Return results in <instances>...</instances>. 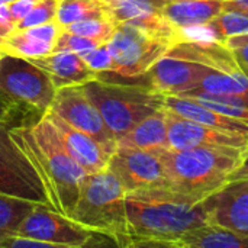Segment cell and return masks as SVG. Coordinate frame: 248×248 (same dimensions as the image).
<instances>
[{
	"instance_id": "27",
	"label": "cell",
	"mask_w": 248,
	"mask_h": 248,
	"mask_svg": "<svg viewBox=\"0 0 248 248\" xmlns=\"http://www.w3.org/2000/svg\"><path fill=\"white\" fill-rule=\"evenodd\" d=\"M206 29L212 31L218 41L225 42L230 38L241 36L248 33V13L237 10H224L214 20L205 25Z\"/></svg>"
},
{
	"instance_id": "39",
	"label": "cell",
	"mask_w": 248,
	"mask_h": 248,
	"mask_svg": "<svg viewBox=\"0 0 248 248\" xmlns=\"http://www.w3.org/2000/svg\"><path fill=\"white\" fill-rule=\"evenodd\" d=\"M0 1H4V3H12L13 0H0Z\"/></svg>"
},
{
	"instance_id": "28",
	"label": "cell",
	"mask_w": 248,
	"mask_h": 248,
	"mask_svg": "<svg viewBox=\"0 0 248 248\" xmlns=\"http://www.w3.org/2000/svg\"><path fill=\"white\" fill-rule=\"evenodd\" d=\"M116 26L118 25L110 17L105 16V17H93V19L80 20V22L65 26L64 29L73 33L81 35L84 38H89L97 44H106L112 38Z\"/></svg>"
},
{
	"instance_id": "36",
	"label": "cell",
	"mask_w": 248,
	"mask_h": 248,
	"mask_svg": "<svg viewBox=\"0 0 248 248\" xmlns=\"http://www.w3.org/2000/svg\"><path fill=\"white\" fill-rule=\"evenodd\" d=\"M12 106L6 102H3L0 99V121H9V116H10V112H12Z\"/></svg>"
},
{
	"instance_id": "20",
	"label": "cell",
	"mask_w": 248,
	"mask_h": 248,
	"mask_svg": "<svg viewBox=\"0 0 248 248\" xmlns=\"http://www.w3.org/2000/svg\"><path fill=\"white\" fill-rule=\"evenodd\" d=\"M163 108L173 110L174 113L187 118L190 121L225 131V132H232V134H240L248 137V125L231 118L228 115H224L215 109H211L190 97L185 96H177V94H164L163 97Z\"/></svg>"
},
{
	"instance_id": "37",
	"label": "cell",
	"mask_w": 248,
	"mask_h": 248,
	"mask_svg": "<svg viewBox=\"0 0 248 248\" xmlns=\"http://www.w3.org/2000/svg\"><path fill=\"white\" fill-rule=\"evenodd\" d=\"M10 32H12V29H10L9 26L3 25V23L0 22V42H1V41H3L9 33H10Z\"/></svg>"
},
{
	"instance_id": "33",
	"label": "cell",
	"mask_w": 248,
	"mask_h": 248,
	"mask_svg": "<svg viewBox=\"0 0 248 248\" xmlns=\"http://www.w3.org/2000/svg\"><path fill=\"white\" fill-rule=\"evenodd\" d=\"M225 44L234 51L241 67L248 74V42H237V41H225Z\"/></svg>"
},
{
	"instance_id": "38",
	"label": "cell",
	"mask_w": 248,
	"mask_h": 248,
	"mask_svg": "<svg viewBox=\"0 0 248 248\" xmlns=\"http://www.w3.org/2000/svg\"><path fill=\"white\" fill-rule=\"evenodd\" d=\"M227 41H237V42H248V33L247 35H241V36H234V38H230Z\"/></svg>"
},
{
	"instance_id": "2",
	"label": "cell",
	"mask_w": 248,
	"mask_h": 248,
	"mask_svg": "<svg viewBox=\"0 0 248 248\" xmlns=\"http://www.w3.org/2000/svg\"><path fill=\"white\" fill-rule=\"evenodd\" d=\"M10 135L38 171L52 209L68 215L87 173L67 151L54 124L42 115L33 125L10 128Z\"/></svg>"
},
{
	"instance_id": "18",
	"label": "cell",
	"mask_w": 248,
	"mask_h": 248,
	"mask_svg": "<svg viewBox=\"0 0 248 248\" xmlns=\"http://www.w3.org/2000/svg\"><path fill=\"white\" fill-rule=\"evenodd\" d=\"M167 54L196 61L199 64H203L212 70L222 73L244 71L234 51L225 42H221L218 39L211 42L186 39L176 44Z\"/></svg>"
},
{
	"instance_id": "34",
	"label": "cell",
	"mask_w": 248,
	"mask_h": 248,
	"mask_svg": "<svg viewBox=\"0 0 248 248\" xmlns=\"http://www.w3.org/2000/svg\"><path fill=\"white\" fill-rule=\"evenodd\" d=\"M241 180H248V150L244 153L238 166L234 169V171L228 177V183L241 182Z\"/></svg>"
},
{
	"instance_id": "9",
	"label": "cell",
	"mask_w": 248,
	"mask_h": 248,
	"mask_svg": "<svg viewBox=\"0 0 248 248\" xmlns=\"http://www.w3.org/2000/svg\"><path fill=\"white\" fill-rule=\"evenodd\" d=\"M15 235L42 241L49 248L87 247L94 246L100 238H109L77 224L67 215L39 203H36L19 224Z\"/></svg>"
},
{
	"instance_id": "4",
	"label": "cell",
	"mask_w": 248,
	"mask_h": 248,
	"mask_svg": "<svg viewBox=\"0 0 248 248\" xmlns=\"http://www.w3.org/2000/svg\"><path fill=\"white\" fill-rule=\"evenodd\" d=\"M125 198V187L109 169L92 173L83 180L78 198L67 217L112 238L118 247H131Z\"/></svg>"
},
{
	"instance_id": "15",
	"label": "cell",
	"mask_w": 248,
	"mask_h": 248,
	"mask_svg": "<svg viewBox=\"0 0 248 248\" xmlns=\"http://www.w3.org/2000/svg\"><path fill=\"white\" fill-rule=\"evenodd\" d=\"M211 222L248 234V180L228 183L205 199Z\"/></svg>"
},
{
	"instance_id": "3",
	"label": "cell",
	"mask_w": 248,
	"mask_h": 248,
	"mask_svg": "<svg viewBox=\"0 0 248 248\" xmlns=\"http://www.w3.org/2000/svg\"><path fill=\"white\" fill-rule=\"evenodd\" d=\"M248 150V148H247ZM247 150L198 147L160 153L170 187L206 199L228 185V177Z\"/></svg>"
},
{
	"instance_id": "12",
	"label": "cell",
	"mask_w": 248,
	"mask_h": 248,
	"mask_svg": "<svg viewBox=\"0 0 248 248\" xmlns=\"http://www.w3.org/2000/svg\"><path fill=\"white\" fill-rule=\"evenodd\" d=\"M108 16L116 23H125L147 31L155 36L179 44L189 39L183 29L173 25L163 13L166 3L160 0H102Z\"/></svg>"
},
{
	"instance_id": "1",
	"label": "cell",
	"mask_w": 248,
	"mask_h": 248,
	"mask_svg": "<svg viewBox=\"0 0 248 248\" xmlns=\"http://www.w3.org/2000/svg\"><path fill=\"white\" fill-rule=\"evenodd\" d=\"M125 203L131 247H169L182 234L211 222L205 199L173 187L128 192Z\"/></svg>"
},
{
	"instance_id": "42",
	"label": "cell",
	"mask_w": 248,
	"mask_h": 248,
	"mask_svg": "<svg viewBox=\"0 0 248 248\" xmlns=\"http://www.w3.org/2000/svg\"><path fill=\"white\" fill-rule=\"evenodd\" d=\"M221 1H227V0H221Z\"/></svg>"
},
{
	"instance_id": "40",
	"label": "cell",
	"mask_w": 248,
	"mask_h": 248,
	"mask_svg": "<svg viewBox=\"0 0 248 248\" xmlns=\"http://www.w3.org/2000/svg\"><path fill=\"white\" fill-rule=\"evenodd\" d=\"M160 1H163V3H169V1H173V0H160Z\"/></svg>"
},
{
	"instance_id": "8",
	"label": "cell",
	"mask_w": 248,
	"mask_h": 248,
	"mask_svg": "<svg viewBox=\"0 0 248 248\" xmlns=\"http://www.w3.org/2000/svg\"><path fill=\"white\" fill-rule=\"evenodd\" d=\"M0 195L52 208L32 161L12 138L7 121H0Z\"/></svg>"
},
{
	"instance_id": "29",
	"label": "cell",
	"mask_w": 248,
	"mask_h": 248,
	"mask_svg": "<svg viewBox=\"0 0 248 248\" xmlns=\"http://www.w3.org/2000/svg\"><path fill=\"white\" fill-rule=\"evenodd\" d=\"M58 4H60V0H39L35 4V7L16 25L15 29L32 28V26H38L44 23L55 22Z\"/></svg>"
},
{
	"instance_id": "19",
	"label": "cell",
	"mask_w": 248,
	"mask_h": 248,
	"mask_svg": "<svg viewBox=\"0 0 248 248\" xmlns=\"http://www.w3.org/2000/svg\"><path fill=\"white\" fill-rule=\"evenodd\" d=\"M29 60L49 76L57 90L67 86H80L96 78V73L83 57L71 51H54L45 57Z\"/></svg>"
},
{
	"instance_id": "23",
	"label": "cell",
	"mask_w": 248,
	"mask_h": 248,
	"mask_svg": "<svg viewBox=\"0 0 248 248\" xmlns=\"http://www.w3.org/2000/svg\"><path fill=\"white\" fill-rule=\"evenodd\" d=\"M225 1L221 0H173L164 4V16L177 28L205 26L225 10Z\"/></svg>"
},
{
	"instance_id": "10",
	"label": "cell",
	"mask_w": 248,
	"mask_h": 248,
	"mask_svg": "<svg viewBox=\"0 0 248 248\" xmlns=\"http://www.w3.org/2000/svg\"><path fill=\"white\" fill-rule=\"evenodd\" d=\"M108 169L118 177L126 193L170 187L160 153L118 145L109 158Z\"/></svg>"
},
{
	"instance_id": "22",
	"label": "cell",
	"mask_w": 248,
	"mask_h": 248,
	"mask_svg": "<svg viewBox=\"0 0 248 248\" xmlns=\"http://www.w3.org/2000/svg\"><path fill=\"white\" fill-rule=\"evenodd\" d=\"M171 248H248V234H243L218 224L209 222L193 228L176 240Z\"/></svg>"
},
{
	"instance_id": "7",
	"label": "cell",
	"mask_w": 248,
	"mask_h": 248,
	"mask_svg": "<svg viewBox=\"0 0 248 248\" xmlns=\"http://www.w3.org/2000/svg\"><path fill=\"white\" fill-rule=\"evenodd\" d=\"M57 89L49 76L29 58L0 57V99L12 108L23 106L41 113L52 106Z\"/></svg>"
},
{
	"instance_id": "14",
	"label": "cell",
	"mask_w": 248,
	"mask_h": 248,
	"mask_svg": "<svg viewBox=\"0 0 248 248\" xmlns=\"http://www.w3.org/2000/svg\"><path fill=\"white\" fill-rule=\"evenodd\" d=\"M214 70L196 61L166 54L144 74L145 83L161 94H182L198 89ZM217 71V70H215Z\"/></svg>"
},
{
	"instance_id": "35",
	"label": "cell",
	"mask_w": 248,
	"mask_h": 248,
	"mask_svg": "<svg viewBox=\"0 0 248 248\" xmlns=\"http://www.w3.org/2000/svg\"><path fill=\"white\" fill-rule=\"evenodd\" d=\"M224 4L225 10H237L248 13V0H227Z\"/></svg>"
},
{
	"instance_id": "30",
	"label": "cell",
	"mask_w": 248,
	"mask_h": 248,
	"mask_svg": "<svg viewBox=\"0 0 248 248\" xmlns=\"http://www.w3.org/2000/svg\"><path fill=\"white\" fill-rule=\"evenodd\" d=\"M97 45H100V44H97L89 38H84L81 35L73 33L62 28L58 42H57V46H55V51H71V52L83 55V54L92 51L93 48H96Z\"/></svg>"
},
{
	"instance_id": "24",
	"label": "cell",
	"mask_w": 248,
	"mask_h": 248,
	"mask_svg": "<svg viewBox=\"0 0 248 248\" xmlns=\"http://www.w3.org/2000/svg\"><path fill=\"white\" fill-rule=\"evenodd\" d=\"M190 97L211 109H215L224 115L235 118L248 125V93L243 94H218L209 93L201 89H193L186 93L177 94Z\"/></svg>"
},
{
	"instance_id": "5",
	"label": "cell",
	"mask_w": 248,
	"mask_h": 248,
	"mask_svg": "<svg viewBox=\"0 0 248 248\" xmlns=\"http://www.w3.org/2000/svg\"><path fill=\"white\" fill-rule=\"evenodd\" d=\"M81 86L116 141L144 118L163 108L164 94L142 84L93 78Z\"/></svg>"
},
{
	"instance_id": "41",
	"label": "cell",
	"mask_w": 248,
	"mask_h": 248,
	"mask_svg": "<svg viewBox=\"0 0 248 248\" xmlns=\"http://www.w3.org/2000/svg\"><path fill=\"white\" fill-rule=\"evenodd\" d=\"M1 55H3V52H1V51H0V57H1Z\"/></svg>"
},
{
	"instance_id": "32",
	"label": "cell",
	"mask_w": 248,
	"mask_h": 248,
	"mask_svg": "<svg viewBox=\"0 0 248 248\" xmlns=\"http://www.w3.org/2000/svg\"><path fill=\"white\" fill-rule=\"evenodd\" d=\"M38 1L39 0H13L12 3H9V12L12 22L15 23V28L35 7Z\"/></svg>"
},
{
	"instance_id": "17",
	"label": "cell",
	"mask_w": 248,
	"mask_h": 248,
	"mask_svg": "<svg viewBox=\"0 0 248 248\" xmlns=\"http://www.w3.org/2000/svg\"><path fill=\"white\" fill-rule=\"evenodd\" d=\"M62 26L55 20L32 28L15 29L1 42L0 51L23 58L45 57L55 51Z\"/></svg>"
},
{
	"instance_id": "13",
	"label": "cell",
	"mask_w": 248,
	"mask_h": 248,
	"mask_svg": "<svg viewBox=\"0 0 248 248\" xmlns=\"http://www.w3.org/2000/svg\"><path fill=\"white\" fill-rule=\"evenodd\" d=\"M170 150H189L198 147H218V148H240L247 150L248 137L225 132L166 109Z\"/></svg>"
},
{
	"instance_id": "11",
	"label": "cell",
	"mask_w": 248,
	"mask_h": 248,
	"mask_svg": "<svg viewBox=\"0 0 248 248\" xmlns=\"http://www.w3.org/2000/svg\"><path fill=\"white\" fill-rule=\"evenodd\" d=\"M49 109L76 129L93 137L110 154L116 150L118 141L115 135L105 124L94 103L87 97L81 84L58 89Z\"/></svg>"
},
{
	"instance_id": "26",
	"label": "cell",
	"mask_w": 248,
	"mask_h": 248,
	"mask_svg": "<svg viewBox=\"0 0 248 248\" xmlns=\"http://www.w3.org/2000/svg\"><path fill=\"white\" fill-rule=\"evenodd\" d=\"M36 203L0 195V244L16 234L19 224L35 208Z\"/></svg>"
},
{
	"instance_id": "6",
	"label": "cell",
	"mask_w": 248,
	"mask_h": 248,
	"mask_svg": "<svg viewBox=\"0 0 248 248\" xmlns=\"http://www.w3.org/2000/svg\"><path fill=\"white\" fill-rule=\"evenodd\" d=\"M108 46L112 55V68L97 74L96 78L147 86L144 74L174 44L137 26L121 23L108 41Z\"/></svg>"
},
{
	"instance_id": "25",
	"label": "cell",
	"mask_w": 248,
	"mask_h": 248,
	"mask_svg": "<svg viewBox=\"0 0 248 248\" xmlns=\"http://www.w3.org/2000/svg\"><path fill=\"white\" fill-rule=\"evenodd\" d=\"M105 16H108V13L102 0H60L57 22L65 28L80 20Z\"/></svg>"
},
{
	"instance_id": "21",
	"label": "cell",
	"mask_w": 248,
	"mask_h": 248,
	"mask_svg": "<svg viewBox=\"0 0 248 248\" xmlns=\"http://www.w3.org/2000/svg\"><path fill=\"white\" fill-rule=\"evenodd\" d=\"M119 147L140 148L154 153H163L170 150L169 126L164 108L148 115L138 122L126 135L118 140ZM116 145V147H118Z\"/></svg>"
},
{
	"instance_id": "16",
	"label": "cell",
	"mask_w": 248,
	"mask_h": 248,
	"mask_svg": "<svg viewBox=\"0 0 248 248\" xmlns=\"http://www.w3.org/2000/svg\"><path fill=\"white\" fill-rule=\"evenodd\" d=\"M44 115L54 124L67 151L84 169L87 174L99 173L108 169V163L112 154L99 141H96L89 134L76 129L51 109H48Z\"/></svg>"
},
{
	"instance_id": "31",
	"label": "cell",
	"mask_w": 248,
	"mask_h": 248,
	"mask_svg": "<svg viewBox=\"0 0 248 248\" xmlns=\"http://www.w3.org/2000/svg\"><path fill=\"white\" fill-rule=\"evenodd\" d=\"M81 57L86 61V64L96 73V76L100 73H106L112 68V55L108 42L97 45L96 48L83 54Z\"/></svg>"
}]
</instances>
